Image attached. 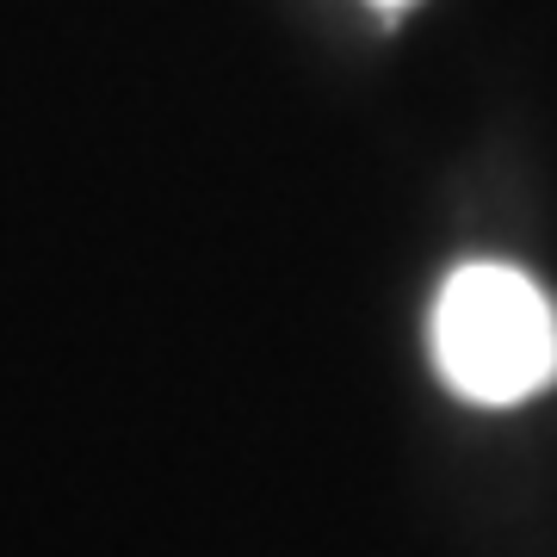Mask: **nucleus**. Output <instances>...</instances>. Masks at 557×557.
Listing matches in <instances>:
<instances>
[{
	"instance_id": "obj_1",
	"label": "nucleus",
	"mask_w": 557,
	"mask_h": 557,
	"mask_svg": "<svg viewBox=\"0 0 557 557\" xmlns=\"http://www.w3.org/2000/svg\"><path fill=\"white\" fill-rule=\"evenodd\" d=\"M428 347L465 403L515 409L557 384V304L520 267L471 260L440 285Z\"/></svg>"
},
{
	"instance_id": "obj_2",
	"label": "nucleus",
	"mask_w": 557,
	"mask_h": 557,
	"mask_svg": "<svg viewBox=\"0 0 557 557\" xmlns=\"http://www.w3.org/2000/svg\"><path fill=\"white\" fill-rule=\"evenodd\" d=\"M379 13H403V7H416V0H372Z\"/></svg>"
}]
</instances>
